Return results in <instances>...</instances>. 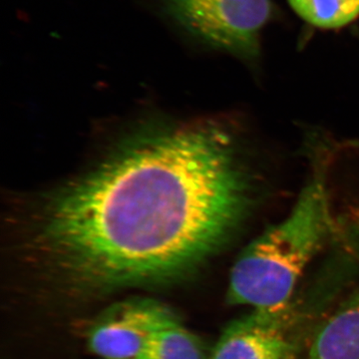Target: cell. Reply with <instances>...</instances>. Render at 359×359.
Returning <instances> with one entry per match:
<instances>
[{
	"instance_id": "obj_1",
	"label": "cell",
	"mask_w": 359,
	"mask_h": 359,
	"mask_svg": "<svg viewBox=\"0 0 359 359\" xmlns=\"http://www.w3.org/2000/svg\"><path fill=\"white\" fill-rule=\"evenodd\" d=\"M243 144L216 121L136 135L35 205L26 248L82 290L183 278L254 209L259 180Z\"/></svg>"
},
{
	"instance_id": "obj_2",
	"label": "cell",
	"mask_w": 359,
	"mask_h": 359,
	"mask_svg": "<svg viewBox=\"0 0 359 359\" xmlns=\"http://www.w3.org/2000/svg\"><path fill=\"white\" fill-rule=\"evenodd\" d=\"M330 159H318L290 214L248 245L230 276L226 302L254 311H287L304 269L334 231Z\"/></svg>"
},
{
	"instance_id": "obj_3",
	"label": "cell",
	"mask_w": 359,
	"mask_h": 359,
	"mask_svg": "<svg viewBox=\"0 0 359 359\" xmlns=\"http://www.w3.org/2000/svg\"><path fill=\"white\" fill-rule=\"evenodd\" d=\"M184 29L210 46L254 60L259 34L273 16L271 0H164Z\"/></svg>"
},
{
	"instance_id": "obj_4",
	"label": "cell",
	"mask_w": 359,
	"mask_h": 359,
	"mask_svg": "<svg viewBox=\"0 0 359 359\" xmlns=\"http://www.w3.org/2000/svg\"><path fill=\"white\" fill-rule=\"evenodd\" d=\"M175 314L153 299L114 304L88 332L90 351L104 359H147L161 327Z\"/></svg>"
},
{
	"instance_id": "obj_5",
	"label": "cell",
	"mask_w": 359,
	"mask_h": 359,
	"mask_svg": "<svg viewBox=\"0 0 359 359\" xmlns=\"http://www.w3.org/2000/svg\"><path fill=\"white\" fill-rule=\"evenodd\" d=\"M285 311H252L233 320L219 337L209 359H295Z\"/></svg>"
},
{
	"instance_id": "obj_6",
	"label": "cell",
	"mask_w": 359,
	"mask_h": 359,
	"mask_svg": "<svg viewBox=\"0 0 359 359\" xmlns=\"http://www.w3.org/2000/svg\"><path fill=\"white\" fill-rule=\"evenodd\" d=\"M309 359H359V289L314 334Z\"/></svg>"
},
{
	"instance_id": "obj_7",
	"label": "cell",
	"mask_w": 359,
	"mask_h": 359,
	"mask_svg": "<svg viewBox=\"0 0 359 359\" xmlns=\"http://www.w3.org/2000/svg\"><path fill=\"white\" fill-rule=\"evenodd\" d=\"M147 359H209V355L202 340L175 316L158 332Z\"/></svg>"
},
{
	"instance_id": "obj_8",
	"label": "cell",
	"mask_w": 359,
	"mask_h": 359,
	"mask_svg": "<svg viewBox=\"0 0 359 359\" xmlns=\"http://www.w3.org/2000/svg\"><path fill=\"white\" fill-rule=\"evenodd\" d=\"M295 13L309 25L339 28L359 16V0H287Z\"/></svg>"
}]
</instances>
